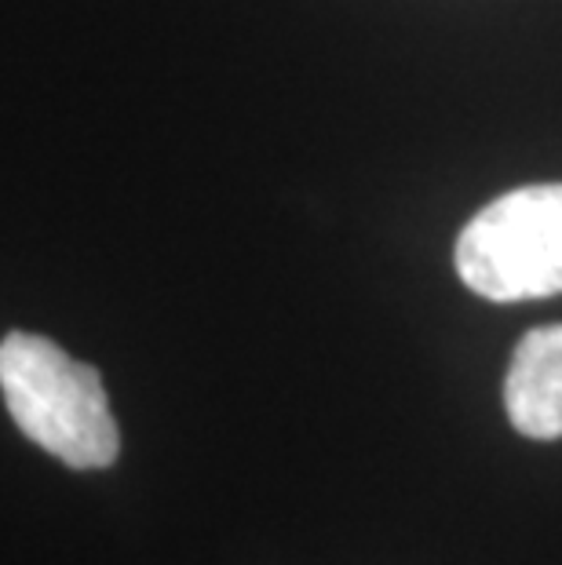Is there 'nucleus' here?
Returning a JSON list of instances; mask_svg holds the SVG:
<instances>
[{"label": "nucleus", "mask_w": 562, "mask_h": 565, "mask_svg": "<svg viewBox=\"0 0 562 565\" xmlns=\"http://www.w3.org/2000/svg\"><path fill=\"white\" fill-rule=\"evenodd\" d=\"M0 394L22 435L74 471H103L121 452L103 376L44 335L0 340Z\"/></svg>", "instance_id": "1"}, {"label": "nucleus", "mask_w": 562, "mask_h": 565, "mask_svg": "<svg viewBox=\"0 0 562 565\" xmlns=\"http://www.w3.org/2000/svg\"><path fill=\"white\" fill-rule=\"evenodd\" d=\"M457 274L494 303L562 292V183L519 186L489 201L457 237Z\"/></svg>", "instance_id": "2"}, {"label": "nucleus", "mask_w": 562, "mask_h": 565, "mask_svg": "<svg viewBox=\"0 0 562 565\" xmlns=\"http://www.w3.org/2000/svg\"><path fill=\"white\" fill-rule=\"evenodd\" d=\"M505 408L522 438H562V324H541L519 340L505 376Z\"/></svg>", "instance_id": "3"}]
</instances>
